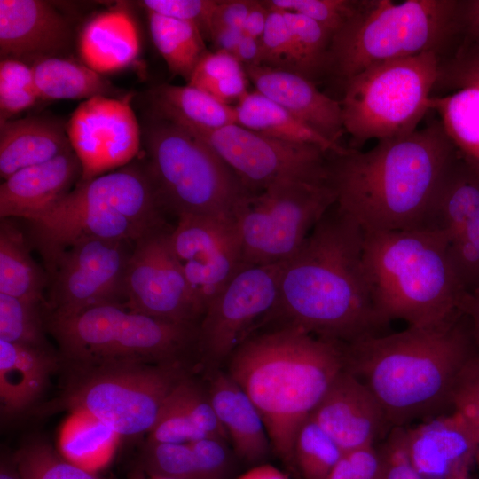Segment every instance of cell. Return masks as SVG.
Returning a JSON list of instances; mask_svg holds the SVG:
<instances>
[{
	"mask_svg": "<svg viewBox=\"0 0 479 479\" xmlns=\"http://www.w3.org/2000/svg\"><path fill=\"white\" fill-rule=\"evenodd\" d=\"M364 230L334 203L283 267L261 326L297 327L348 344L383 334L364 263Z\"/></svg>",
	"mask_w": 479,
	"mask_h": 479,
	"instance_id": "obj_1",
	"label": "cell"
},
{
	"mask_svg": "<svg viewBox=\"0 0 479 479\" xmlns=\"http://www.w3.org/2000/svg\"><path fill=\"white\" fill-rule=\"evenodd\" d=\"M459 148L444 122L329 156L335 204L364 232L430 228Z\"/></svg>",
	"mask_w": 479,
	"mask_h": 479,
	"instance_id": "obj_2",
	"label": "cell"
},
{
	"mask_svg": "<svg viewBox=\"0 0 479 479\" xmlns=\"http://www.w3.org/2000/svg\"><path fill=\"white\" fill-rule=\"evenodd\" d=\"M344 368L364 381L391 427L445 413L459 373L479 350L461 313L430 326H408L342 344Z\"/></svg>",
	"mask_w": 479,
	"mask_h": 479,
	"instance_id": "obj_3",
	"label": "cell"
},
{
	"mask_svg": "<svg viewBox=\"0 0 479 479\" xmlns=\"http://www.w3.org/2000/svg\"><path fill=\"white\" fill-rule=\"evenodd\" d=\"M344 368L342 343L297 327L248 336L228 358V373L257 408L271 450L294 466L302 424Z\"/></svg>",
	"mask_w": 479,
	"mask_h": 479,
	"instance_id": "obj_4",
	"label": "cell"
},
{
	"mask_svg": "<svg viewBox=\"0 0 479 479\" xmlns=\"http://www.w3.org/2000/svg\"><path fill=\"white\" fill-rule=\"evenodd\" d=\"M364 263L376 310L389 324L436 326L462 313L465 286L439 230L365 232Z\"/></svg>",
	"mask_w": 479,
	"mask_h": 479,
	"instance_id": "obj_5",
	"label": "cell"
},
{
	"mask_svg": "<svg viewBox=\"0 0 479 479\" xmlns=\"http://www.w3.org/2000/svg\"><path fill=\"white\" fill-rule=\"evenodd\" d=\"M461 0H364L357 14L335 33L328 75L342 84L365 68L422 53L441 60L460 43Z\"/></svg>",
	"mask_w": 479,
	"mask_h": 479,
	"instance_id": "obj_6",
	"label": "cell"
},
{
	"mask_svg": "<svg viewBox=\"0 0 479 479\" xmlns=\"http://www.w3.org/2000/svg\"><path fill=\"white\" fill-rule=\"evenodd\" d=\"M46 328L79 372L123 364L183 361L196 348L199 326L173 323L107 303L75 314L48 313Z\"/></svg>",
	"mask_w": 479,
	"mask_h": 479,
	"instance_id": "obj_7",
	"label": "cell"
},
{
	"mask_svg": "<svg viewBox=\"0 0 479 479\" xmlns=\"http://www.w3.org/2000/svg\"><path fill=\"white\" fill-rule=\"evenodd\" d=\"M145 166L165 211L235 219L250 193L232 169L205 142L152 114L142 127Z\"/></svg>",
	"mask_w": 479,
	"mask_h": 479,
	"instance_id": "obj_8",
	"label": "cell"
},
{
	"mask_svg": "<svg viewBox=\"0 0 479 479\" xmlns=\"http://www.w3.org/2000/svg\"><path fill=\"white\" fill-rule=\"evenodd\" d=\"M440 60L435 53H422L373 65L348 79L340 103L350 148L416 130L435 106Z\"/></svg>",
	"mask_w": 479,
	"mask_h": 479,
	"instance_id": "obj_9",
	"label": "cell"
},
{
	"mask_svg": "<svg viewBox=\"0 0 479 479\" xmlns=\"http://www.w3.org/2000/svg\"><path fill=\"white\" fill-rule=\"evenodd\" d=\"M59 406L94 418L122 436L149 433L174 387L183 361L123 364L80 372Z\"/></svg>",
	"mask_w": 479,
	"mask_h": 479,
	"instance_id": "obj_10",
	"label": "cell"
},
{
	"mask_svg": "<svg viewBox=\"0 0 479 479\" xmlns=\"http://www.w3.org/2000/svg\"><path fill=\"white\" fill-rule=\"evenodd\" d=\"M335 200L329 180L285 181L248 193L235 215L244 265L291 258Z\"/></svg>",
	"mask_w": 479,
	"mask_h": 479,
	"instance_id": "obj_11",
	"label": "cell"
},
{
	"mask_svg": "<svg viewBox=\"0 0 479 479\" xmlns=\"http://www.w3.org/2000/svg\"><path fill=\"white\" fill-rule=\"evenodd\" d=\"M181 128L209 145L250 193L279 182L329 180L330 153L318 145L279 140L237 123L213 130Z\"/></svg>",
	"mask_w": 479,
	"mask_h": 479,
	"instance_id": "obj_12",
	"label": "cell"
},
{
	"mask_svg": "<svg viewBox=\"0 0 479 479\" xmlns=\"http://www.w3.org/2000/svg\"><path fill=\"white\" fill-rule=\"evenodd\" d=\"M286 261L244 265L208 304L196 346L208 366L228 360L273 309Z\"/></svg>",
	"mask_w": 479,
	"mask_h": 479,
	"instance_id": "obj_13",
	"label": "cell"
},
{
	"mask_svg": "<svg viewBox=\"0 0 479 479\" xmlns=\"http://www.w3.org/2000/svg\"><path fill=\"white\" fill-rule=\"evenodd\" d=\"M130 243L102 238L73 243L49 274L48 313L66 316L102 304H124Z\"/></svg>",
	"mask_w": 479,
	"mask_h": 479,
	"instance_id": "obj_14",
	"label": "cell"
},
{
	"mask_svg": "<svg viewBox=\"0 0 479 479\" xmlns=\"http://www.w3.org/2000/svg\"><path fill=\"white\" fill-rule=\"evenodd\" d=\"M170 231L152 232L135 243L124 281V305L155 318L199 326L202 315L169 244Z\"/></svg>",
	"mask_w": 479,
	"mask_h": 479,
	"instance_id": "obj_15",
	"label": "cell"
},
{
	"mask_svg": "<svg viewBox=\"0 0 479 479\" xmlns=\"http://www.w3.org/2000/svg\"><path fill=\"white\" fill-rule=\"evenodd\" d=\"M169 244L203 316L211 301L244 266L235 219L185 216Z\"/></svg>",
	"mask_w": 479,
	"mask_h": 479,
	"instance_id": "obj_16",
	"label": "cell"
},
{
	"mask_svg": "<svg viewBox=\"0 0 479 479\" xmlns=\"http://www.w3.org/2000/svg\"><path fill=\"white\" fill-rule=\"evenodd\" d=\"M130 102V95L97 96L82 101L71 114L66 128L82 165L81 181L122 168L139 153L142 129Z\"/></svg>",
	"mask_w": 479,
	"mask_h": 479,
	"instance_id": "obj_17",
	"label": "cell"
},
{
	"mask_svg": "<svg viewBox=\"0 0 479 479\" xmlns=\"http://www.w3.org/2000/svg\"><path fill=\"white\" fill-rule=\"evenodd\" d=\"M399 428L408 460L422 479H470L479 434L459 413L453 411L413 428Z\"/></svg>",
	"mask_w": 479,
	"mask_h": 479,
	"instance_id": "obj_18",
	"label": "cell"
},
{
	"mask_svg": "<svg viewBox=\"0 0 479 479\" xmlns=\"http://www.w3.org/2000/svg\"><path fill=\"white\" fill-rule=\"evenodd\" d=\"M340 446L349 452L373 447L391 427L369 387L343 368L310 415Z\"/></svg>",
	"mask_w": 479,
	"mask_h": 479,
	"instance_id": "obj_19",
	"label": "cell"
},
{
	"mask_svg": "<svg viewBox=\"0 0 479 479\" xmlns=\"http://www.w3.org/2000/svg\"><path fill=\"white\" fill-rule=\"evenodd\" d=\"M71 42L69 21L49 2L0 0L1 59L32 61L33 65L58 57Z\"/></svg>",
	"mask_w": 479,
	"mask_h": 479,
	"instance_id": "obj_20",
	"label": "cell"
},
{
	"mask_svg": "<svg viewBox=\"0 0 479 479\" xmlns=\"http://www.w3.org/2000/svg\"><path fill=\"white\" fill-rule=\"evenodd\" d=\"M28 222L31 242L41 255L48 275L61 254L81 239L102 238L136 242L155 232L104 208L50 210Z\"/></svg>",
	"mask_w": 479,
	"mask_h": 479,
	"instance_id": "obj_21",
	"label": "cell"
},
{
	"mask_svg": "<svg viewBox=\"0 0 479 479\" xmlns=\"http://www.w3.org/2000/svg\"><path fill=\"white\" fill-rule=\"evenodd\" d=\"M255 90L276 102L321 137L337 146L345 133L341 103L308 78L265 66L244 67Z\"/></svg>",
	"mask_w": 479,
	"mask_h": 479,
	"instance_id": "obj_22",
	"label": "cell"
},
{
	"mask_svg": "<svg viewBox=\"0 0 479 479\" xmlns=\"http://www.w3.org/2000/svg\"><path fill=\"white\" fill-rule=\"evenodd\" d=\"M82 175L81 162L73 150L15 172L0 185L1 218L33 221L41 217L82 180Z\"/></svg>",
	"mask_w": 479,
	"mask_h": 479,
	"instance_id": "obj_23",
	"label": "cell"
},
{
	"mask_svg": "<svg viewBox=\"0 0 479 479\" xmlns=\"http://www.w3.org/2000/svg\"><path fill=\"white\" fill-rule=\"evenodd\" d=\"M207 389L233 450L247 464L263 461L271 449L255 405L228 373L215 370Z\"/></svg>",
	"mask_w": 479,
	"mask_h": 479,
	"instance_id": "obj_24",
	"label": "cell"
},
{
	"mask_svg": "<svg viewBox=\"0 0 479 479\" xmlns=\"http://www.w3.org/2000/svg\"><path fill=\"white\" fill-rule=\"evenodd\" d=\"M58 358L50 348L0 340V401L4 413L17 414L41 397Z\"/></svg>",
	"mask_w": 479,
	"mask_h": 479,
	"instance_id": "obj_25",
	"label": "cell"
},
{
	"mask_svg": "<svg viewBox=\"0 0 479 479\" xmlns=\"http://www.w3.org/2000/svg\"><path fill=\"white\" fill-rule=\"evenodd\" d=\"M73 150L67 128L52 119L26 117L0 125V176L5 180L15 172L48 161Z\"/></svg>",
	"mask_w": 479,
	"mask_h": 479,
	"instance_id": "obj_26",
	"label": "cell"
},
{
	"mask_svg": "<svg viewBox=\"0 0 479 479\" xmlns=\"http://www.w3.org/2000/svg\"><path fill=\"white\" fill-rule=\"evenodd\" d=\"M78 47L83 64L102 75L130 65L140 51V37L131 16L115 8L86 23Z\"/></svg>",
	"mask_w": 479,
	"mask_h": 479,
	"instance_id": "obj_27",
	"label": "cell"
},
{
	"mask_svg": "<svg viewBox=\"0 0 479 479\" xmlns=\"http://www.w3.org/2000/svg\"><path fill=\"white\" fill-rule=\"evenodd\" d=\"M152 103L153 114L181 127L213 130L236 123L234 106L188 84L158 86Z\"/></svg>",
	"mask_w": 479,
	"mask_h": 479,
	"instance_id": "obj_28",
	"label": "cell"
},
{
	"mask_svg": "<svg viewBox=\"0 0 479 479\" xmlns=\"http://www.w3.org/2000/svg\"><path fill=\"white\" fill-rule=\"evenodd\" d=\"M234 108L237 124L263 135L288 142L318 145L333 153H341L347 148L334 145L257 90L246 93Z\"/></svg>",
	"mask_w": 479,
	"mask_h": 479,
	"instance_id": "obj_29",
	"label": "cell"
},
{
	"mask_svg": "<svg viewBox=\"0 0 479 479\" xmlns=\"http://www.w3.org/2000/svg\"><path fill=\"white\" fill-rule=\"evenodd\" d=\"M40 99H83L97 96L116 98L119 90L101 74L60 57L43 59L32 66Z\"/></svg>",
	"mask_w": 479,
	"mask_h": 479,
	"instance_id": "obj_30",
	"label": "cell"
},
{
	"mask_svg": "<svg viewBox=\"0 0 479 479\" xmlns=\"http://www.w3.org/2000/svg\"><path fill=\"white\" fill-rule=\"evenodd\" d=\"M27 246L19 228L8 218H1L0 293L46 303L43 293L49 275L33 260Z\"/></svg>",
	"mask_w": 479,
	"mask_h": 479,
	"instance_id": "obj_31",
	"label": "cell"
},
{
	"mask_svg": "<svg viewBox=\"0 0 479 479\" xmlns=\"http://www.w3.org/2000/svg\"><path fill=\"white\" fill-rule=\"evenodd\" d=\"M152 40L172 74L189 82L208 52L199 27L192 22L147 12Z\"/></svg>",
	"mask_w": 479,
	"mask_h": 479,
	"instance_id": "obj_32",
	"label": "cell"
},
{
	"mask_svg": "<svg viewBox=\"0 0 479 479\" xmlns=\"http://www.w3.org/2000/svg\"><path fill=\"white\" fill-rule=\"evenodd\" d=\"M115 435L99 420L74 413L61 433L62 455L70 462L94 473L108 460Z\"/></svg>",
	"mask_w": 479,
	"mask_h": 479,
	"instance_id": "obj_33",
	"label": "cell"
},
{
	"mask_svg": "<svg viewBox=\"0 0 479 479\" xmlns=\"http://www.w3.org/2000/svg\"><path fill=\"white\" fill-rule=\"evenodd\" d=\"M282 12L292 35L294 72L313 82L328 75L332 33L310 18L298 13Z\"/></svg>",
	"mask_w": 479,
	"mask_h": 479,
	"instance_id": "obj_34",
	"label": "cell"
},
{
	"mask_svg": "<svg viewBox=\"0 0 479 479\" xmlns=\"http://www.w3.org/2000/svg\"><path fill=\"white\" fill-rule=\"evenodd\" d=\"M343 454L310 416L304 420L294 445V466L303 479H328Z\"/></svg>",
	"mask_w": 479,
	"mask_h": 479,
	"instance_id": "obj_35",
	"label": "cell"
},
{
	"mask_svg": "<svg viewBox=\"0 0 479 479\" xmlns=\"http://www.w3.org/2000/svg\"><path fill=\"white\" fill-rule=\"evenodd\" d=\"M0 293V340L38 348H50L42 306Z\"/></svg>",
	"mask_w": 479,
	"mask_h": 479,
	"instance_id": "obj_36",
	"label": "cell"
},
{
	"mask_svg": "<svg viewBox=\"0 0 479 479\" xmlns=\"http://www.w3.org/2000/svg\"><path fill=\"white\" fill-rule=\"evenodd\" d=\"M15 463L22 479H99L44 443H31L21 448Z\"/></svg>",
	"mask_w": 479,
	"mask_h": 479,
	"instance_id": "obj_37",
	"label": "cell"
},
{
	"mask_svg": "<svg viewBox=\"0 0 479 479\" xmlns=\"http://www.w3.org/2000/svg\"><path fill=\"white\" fill-rule=\"evenodd\" d=\"M40 99L29 65L12 59L0 61L1 122L31 107Z\"/></svg>",
	"mask_w": 479,
	"mask_h": 479,
	"instance_id": "obj_38",
	"label": "cell"
},
{
	"mask_svg": "<svg viewBox=\"0 0 479 479\" xmlns=\"http://www.w3.org/2000/svg\"><path fill=\"white\" fill-rule=\"evenodd\" d=\"M178 383L166 398L147 443L185 444L207 437L196 427Z\"/></svg>",
	"mask_w": 479,
	"mask_h": 479,
	"instance_id": "obj_39",
	"label": "cell"
},
{
	"mask_svg": "<svg viewBox=\"0 0 479 479\" xmlns=\"http://www.w3.org/2000/svg\"><path fill=\"white\" fill-rule=\"evenodd\" d=\"M271 9L298 13L318 23L334 35L362 7L364 0H268Z\"/></svg>",
	"mask_w": 479,
	"mask_h": 479,
	"instance_id": "obj_40",
	"label": "cell"
},
{
	"mask_svg": "<svg viewBox=\"0 0 479 479\" xmlns=\"http://www.w3.org/2000/svg\"><path fill=\"white\" fill-rule=\"evenodd\" d=\"M144 470L172 479H200L189 443H147L142 454Z\"/></svg>",
	"mask_w": 479,
	"mask_h": 479,
	"instance_id": "obj_41",
	"label": "cell"
},
{
	"mask_svg": "<svg viewBox=\"0 0 479 479\" xmlns=\"http://www.w3.org/2000/svg\"><path fill=\"white\" fill-rule=\"evenodd\" d=\"M479 90V44L459 46L440 60L433 93Z\"/></svg>",
	"mask_w": 479,
	"mask_h": 479,
	"instance_id": "obj_42",
	"label": "cell"
},
{
	"mask_svg": "<svg viewBox=\"0 0 479 479\" xmlns=\"http://www.w3.org/2000/svg\"><path fill=\"white\" fill-rule=\"evenodd\" d=\"M260 39L261 66L294 72L292 35L282 11L270 8L266 26Z\"/></svg>",
	"mask_w": 479,
	"mask_h": 479,
	"instance_id": "obj_43",
	"label": "cell"
},
{
	"mask_svg": "<svg viewBox=\"0 0 479 479\" xmlns=\"http://www.w3.org/2000/svg\"><path fill=\"white\" fill-rule=\"evenodd\" d=\"M456 96L455 131L449 133L461 152L479 158V90H461Z\"/></svg>",
	"mask_w": 479,
	"mask_h": 479,
	"instance_id": "obj_44",
	"label": "cell"
},
{
	"mask_svg": "<svg viewBox=\"0 0 479 479\" xmlns=\"http://www.w3.org/2000/svg\"><path fill=\"white\" fill-rule=\"evenodd\" d=\"M219 0H144L139 4L146 12L192 22L204 39L210 40L211 21Z\"/></svg>",
	"mask_w": 479,
	"mask_h": 479,
	"instance_id": "obj_45",
	"label": "cell"
},
{
	"mask_svg": "<svg viewBox=\"0 0 479 479\" xmlns=\"http://www.w3.org/2000/svg\"><path fill=\"white\" fill-rule=\"evenodd\" d=\"M452 409L479 434V350L465 364L456 381Z\"/></svg>",
	"mask_w": 479,
	"mask_h": 479,
	"instance_id": "obj_46",
	"label": "cell"
},
{
	"mask_svg": "<svg viewBox=\"0 0 479 479\" xmlns=\"http://www.w3.org/2000/svg\"><path fill=\"white\" fill-rule=\"evenodd\" d=\"M189 444L194 454L200 479H229L234 462L226 440L207 436Z\"/></svg>",
	"mask_w": 479,
	"mask_h": 479,
	"instance_id": "obj_47",
	"label": "cell"
},
{
	"mask_svg": "<svg viewBox=\"0 0 479 479\" xmlns=\"http://www.w3.org/2000/svg\"><path fill=\"white\" fill-rule=\"evenodd\" d=\"M328 479H383L377 448L373 446L345 452Z\"/></svg>",
	"mask_w": 479,
	"mask_h": 479,
	"instance_id": "obj_48",
	"label": "cell"
},
{
	"mask_svg": "<svg viewBox=\"0 0 479 479\" xmlns=\"http://www.w3.org/2000/svg\"><path fill=\"white\" fill-rule=\"evenodd\" d=\"M243 71L244 67L232 54L208 52L196 66L187 84L207 90L214 83Z\"/></svg>",
	"mask_w": 479,
	"mask_h": 479,
	"instance_id": "obj_49",
	"label": "cell"
},
{
	"mask_svg": "<svg viewBox=\"0 0 479 479\" xmlns=\"http://www.w3.org/2000/svg\"><path fill=\"white\" fill-rule=\"evenodd\" d=\"M383 479H422L415 471L403 448L400 428H393L383 444L377 448Z\"/></svg>",
	"mask_w": 479,
	"mask_h": 479,
	"instance_id": "obj_50",
	"label": "cell"
},
{
	"mask_svg": "<svg viewBox=\"0 0 479 479\" xmlns=\"http://www.w3.org/2000/svg\"><path fill=\"white\" fill-rule=\"evenodd\" d=\"M254 2L255 0L218 1L212 16L211 33L217 28L228 27L242 29L246 17Z\"/></svg>",
	"mask_w": 479,
	"mask_h": 479,
	"instance_id": "obj_51",
	"label": "cell"
},
{
	"mask_svg": "<svg viewBox=\"0 0 479 479\" xmlns=\"http://www.w3.org/2000/svg\"><path fill=\"white\" fill-rule=\"evenodd\" d=\"M479 44V0H461L460 43Z\"/></svg>",
	"mask_w": 479,
	"mask_h": 479,
	"instance_id": "obj_52",
	"label": "cell"
},
{
	"mask_svg": "<svg viewBox=\"0 0 479 479\" xmlns=\"http://www.w3.org/2000/svg\"><path fill=\"white\" fill-rule=\"evenodd\" d=\"M270 8L263 1H255L243 24L246 35L261 38L268 19Z\"/></svg>",
	"mask_w": 479,
	"mask_h": 479,
	"instance_id": "obj_53",
	"label": "cell"
},
{
	"mask_svg": "<svg viewBox=\"0 0 479 479\" xmlns=\"http://www.w3.org/2000/svg\"><path fill=\"white\" fill-rule=\"evenodd\" d=\"M232 55L243 67L261 66L262 44L260 38L244 35Z\"/></svg>",
	"mask_w": 479,
	"mask_h": 479,
	"instance_id": "obj_54",
	"label": "cell"
},
{
	"mask_svg": "<svg viewBox=\"0 0 479 479\" xmlns=\"http://www.w3.org/2000/svg\"><path fill=\"white\" fill-rule=\"evenodd\" d=\"M460 310L468 318L479 348V281L465 290L460 302Z\"/></svg>",
	"mask_w": 479,
	"mask_h": 479,
	"instance_id": "obj_55",
	"label": "cell"
},
{
	"mask_svg": "<svg viewBox=\"0 0 479 479\" xmlns=\"http://www.w3.org/2000/svg\"><path fill=\"white\" fill-rule=\"evenodd\" d=\"M244 32L239 27H221L211 33L210 41L213 43L216 51H224L232 54Z\"/></svg>",
	"mask_w": 479,
	"mask_h": 479,
	"instance_id": "obj_56",
	"label": "cell"
},
{
	"mask_svg": "<svg viewBox=\"0 0 479 479\" xmlns=\"http://www.w3.org/2000/svg\"><path fill=\"white\" fill-rule=\"evenodd\" d=\"M237 479H289V477L273 466L261 464L249 469Z\"/></svg>",
	"mask_w": 479,
	"mask_h": 479,
	"instance_id": "obj_57",
	"label": "cell"
},
{
	"mask_svg": "<svg viewBox=\"0 0 479 479\" xmlns=\"http://www.w3.org/2000/svg\"><path fill=\"white\" fill-rule=\"evenodd\" d=\"M0 479H22L20 474L8 468L6 466H2L0 472Z\"/></svg>",
	"mask_w": 479,
	"mask_h": 479,
	"instance_id": "obj_58",
	"label": "cell"
},
{
	"mask_svg": "<svg viewBox=\"0 0 479 479\" xmlns=\"http://www.w3.org/2000/svg\"><path fill=\"white\" fill-rule=\"evenodd\" d=\"M463 157L467 161V162L473 168V169L479 174V158L467 155L461 152Z\"/></svg>",
	"mask_w": 479,
	"mask_h": 479,
	"instance_id": "obj_59",
	"label": "cell"
},
{
	"mask_svg": "<svg viewBox=\"0 0 479 479\" xmlns=\"http://www.w3.org/2000/svg\"><path fill=\"white\" fill-rule=\"evenodd\" d=\"M129 479H149L148 476L145 475V472L141 469L134 471L129 477Z\"/></svg>",
	"mask_w": 479,
	"mask_h": 479,
	"instance_id": "obj_60",
	"label": "cell"
},
{
	"mask_svg": "<svg viewBox=\"0 0 479 479\" xmlns=\"http://www.w3.org/2000/svg\"><path fill=\"white\" fill-rule=\"evenodd\" d=\"M147 476H148L149 479H172V478L155 475H147Z\"/></svg>",
	"mask_w": 479,
	"mask_h": 479,
	"instance_id": "obj_61",
	"label": "cell"
},
{
	"mask_svg": "<svg viewBox=\"0 0 479 479\" xmlns=\"http://www.w3.org/2000/svg\"><path fill=\"white\" fill-rule=\"evenodd\" d=\"M475 459H476V460L478 461V463H479V451H478V452H477V454H476Z\"/></svg>",
	"mask_w": 479,
	"mask_h": 479,
	"instance_id": "obj_62",
	"label": "cell"
}]
</instances>
